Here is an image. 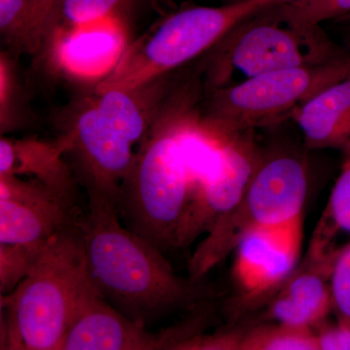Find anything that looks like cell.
<instances>
[{"label": "cell", "instance_id": "cell-22", "mask_svg": "<svg viewBox=\"0 0 350 350\" xmlns=\"http://www.w3.org/2000/svg\"><path fill=\"white\" fill-rule=\"evenodd\" d=\"M59 1L62 0H29L21 45L29 51L38 49Z\"/></svg>", "mask_w": 350, "mask_h": 350}, {"label": "cell", "instance_id": "cell-14", "mask_svg": "<svg viewBox=\"0 0 350 350\" xmlns=\"http://www.w3.org/2000/svg\"><path fill=\"white\" fill-rule=\"evenodd\" d=\"M293 114L308 148L350 155V76L322 90Z\"/></svg>", "mask_w": 350, "mask_h": 350}, {"label": "cell", "instance_id": "cell-15", "mask_svg": "<svg viewBox=\"0 0 350 350\" xmlns=\"http://www.w3.org/2000/svg\"><path fill=\"white\" fill-rule=\"evenodd\" d=\"M29 175L59 194L77 200V184L64 152L36 137L0 139V176Z\"/></svg>", "mask_w": 350, "mask_h": 350}, {"label": "cell", "instance_id": "cell-23", "mask_svg": "<svg viewBox=\"0 0 350 350\" xmlns=\"http://www.w3.org/2000/svg\"><path fill=\"white\" fill-rule=\"evenodd\" d=\"M64 19L70 27L110 15L121 0H62Z\"/></svg>", "mask_w": 350, "mask_h": 350}, {"label": "cell", "instance_id": "cell-20", "mask_svg": "<svg viewBox=\"0 0 350 350\" xmlns=\"http://www.w3.org/2000/svg\"><path fill=\"white\" fill-rule=\"evenodd\" d=\"M44 247L38 248L22 245V244L0 243V292L1 295L5 296L10 294L27 278Z\"/></svg>", "mask_w": 350, "mask_h": 350}, {"label": "cell", "instance_id": "cell-21", "mask_svg": "<svg viewBox=\"0 0 350 350\" xmlns=\"http://www.w3.org/2000/svg\"><path fill=\"white\" fill-rule=\"evenodd\" d=\"M332 310L337 319H350V241L338 250L332 268Z\"/></svg>", "mask_w": 350, "mask_h": 350}, {"label": "cell", "instance_id": "cell-13", "mask_svg": "<svg viewBox=\"0 0 350 350\" xmlns=\"http://www.w3.org/2000/svg\"><path fill=\"white\" fill-rule=\"evenodd\" d=\"M125 43L121 25L108 15L70 27L57 42V63L80 77L108 75L126 50Z\"/></svg>", "mask_w": 350, "mask_h": 350}, {"label": "cell", "instance_id": "cell-27", "mask_svg": "<svg viewBox=\"0 0 350 350\" xmlns=\"http://www.w3.org/2000/svg\"><path fill=\"white\" fill-rule=\"evenodd\" d=\"M241 1V0H227V3H232V2H239ZM297 1V0H276L278 4L280 3H289V2Z\"/></svg>", "mask_w": 350, "mask_h": 350}, {"label": "cell", "instance_id": "cell-4", "mask_svg": "<svg viewBox=\"0 0 350 350\" xmlns=\"http://www.w3.org/2000/svg\"><path fill=\"white\" fill-rule=\"evenodd\" d=\"M276 0H241L218 7L197 6L172 14L131 44L96 87L98 94L139 89L220 42L239 23Z\"/></svg>", "mask_w": 350, "mask_h": 350}, {"label": "cell", "instance_id": "cell-26", "mask_svg": "<svg viewBox=\"0 0 350 350\" xmlns=\"http://www.w3.org/2000/svg\"><path fill=\"white\" fill-rule=\"evenodd\" d=\"M337 27L338 33L342 39L345 49L350 54V18L333 21Z\"/></svg>", "mask_w": 350, "mask_h": 350}, {"label": "cell", "instance_id": "cell-7", "mask_svg": "<svg viewBox=\"0 0 350 350\" xmlns=\"http://www.w3.org/2000/svg\"><path fill=\"white\" fill-rule=\"evenodd\" d=\"M222 40L224 49L219 64L222 82L232 70L239 71L247 79L282 69L328 63L350 55L338 48L321 27L298 29L271 17L265 8L239 23Z\"/></svg>", "mask_w": 350, "mask_h": 350}, {"label": "cell", "instance_id": "cell-25", "mask_svg": "<svg viewBox=\"0 0 350 350\" xmlns=\"http://www.w3.org/2000/svg\"><path fill=\"white\" fill-rule=\"evenodd\" d=\"M315 333L319 350H350V319H338L334 324L324 322Z\"/></svg>", "mask_w": 350, "mask_h": 350}, {"label": "cell", "instance_id": "cell-28", "mask_svg": "<svg viewBox=\"0 0 350 350\" xmlns=\"http://www.w3.org/2000/svg\"><path fill=\"white\" fill-rule=\"evenodd\" d=\"M345 18H350V14L349 15L345 16V17H342V19H345Z\"/></svg>", "mask_w": 350, "mask_h": 350}, {"label": "cell", "instance_id": "cell-11", "mask_svg": "<svg viewBox=\"0 0 350 350\" xmlns=\"http://www.w3.org/2000/svg\"><path fill=\"white\" fill-rule=\"evenodd\" d=\"M338 250L325 254L308 251L269 301V319L314 330L323 324L332 310L330 278Z\"/></svg>", "mask_w": 350, "mask_h": 350}, {"label": "cell", "instance_id": "cell-18", "mask_svg": "<svg viewBox=\"0 0 350 350\" xmlns=\"http://www.w3.org/2000/svg\"><path fill=\"white\" fill-rule=\"evenodd\" d=\"M239 350H319L314 329L278 323L241 332Z\"/></svg>", "mask_w": 350, "mask_h": 350}, {"label": "cell", "instance_id": "cell-19", "mask_svg": "<svg viewBox=\"0 0 350 350\" xmlns=\"http://www.w3.org/2000/svg\"><path fill=\"white\" fill-rule=\"evenodd\" d=\"M271 17L298 29H314L350 14V0H297L265 8Z\"/></svg>", "mask_w": 350, "mask_h": 350}, {"label": "cell", "instance_id": "cell-10", "mask_svg": "<svg viewBox=\"0 0 350 350\" xmlns=\"http://www.w3.org/2000/svg\"><path fill=\"white\" fill-rule=\"evenodd\" d=\"M177 342L175 329L152 333L117 312L98 292L78 313L59 350L174 349Z\"/></svg>", "mask_w": 350, "mask_h": 350}, {"label": "cell", "instance_id": "cell-2", "mask_svg": "<svg viewBox=\"0 0 350 350\" xmlns=\"http://www.w3.org/2000/svg\"><path fill=\"white\" fill-rule=\"evenodd\" d=\"M96 292L81 224L59 232L27 278L10 294L1 295L0 349L59 350L69 327Z\"/></svg>", "mask_w": 350, "mask_h": 350}, {"label": "cell", "instance_id": "cell-1", "mask_svg": "<svg viewBox=\"0 0 350 350\" xmlns=\"http://www.w3.org/2000/svg\"><path fill=\"white\" fill-rule=\"evenodd\" d=\"M88 196L81 223L88 271L110 306L149 328L198 303L197 282L177 275L162 251L122 224L112 200L94 193Z\"/></svg>", "mask_w": 350, "mask_h": 350}, {"label": "cell", "instance_id": "cell-3", "mask_svg": "<svg viewBox=\"0 0 350 350\" xmlns=\"http://www.w3.org/2000/svg\"><path fill=\"white\" fill-rule=\"evenodd\" d=\"M183 113L154 126L120 187L116 206L129 230L165 252L175 247L191 180L180 142Z\"/></svg>", "mask_w": 350, "mask_h": 350}, {"label": "cell", "instance_id": "cell-24", "mask_svg": "<svg viewBox=\"0 0 350 350\" xmlns=\"http://www.w3.org/2000/svg\"><path fill=\"white\" fill-rule=\"evenodd\" d=\"M29 0H0V27L13 41L22 42Z\"/></svg>", "mask_w": 350, "mask_h": 350}, {"label": "cell", "instance_id": "cell-9", "mask_svg": "<svg viewBox=\"0 0 350 350\" xmlns=\"http://www.w3.org/2000/svg\"><path fill=\"white\" fill-rule=\"evenodd\" d=\"M248 131L228 133L211 178L182 218L175 246L187 247L236 206L262 160Z\"/></svg>", "mask_w": 350, "mask_h": 350}, {"label": "cell", "instance_id": "cell-8", "mask_svg": "<svg viewBox=\"0 0 350 350\" xmlns=\"http://www.w3.org/2000/svg\"><path fill=\"white\" fill-rule=\"evenodd\" d=\"M303 217L250 232L239 243L232 267L231 312L241 315L275 297L300 260Z\"/></svg>", "mask_w": 350, "mask_h": 350}, {"label": "cell", "instance_id": "cell-6", "mask_svg": "<svg viewBox=\"0 0 350 350\" xmlns=\"http://www.w3.org/2000/svg\"><path fill=\"white\" fill-rule=\"evenodd\" d=\"M350 76V55L247 78L211 94L204 121L228 133L269 125Z\"/></svg>", "mask_w": 350, "mask_h": 350}, {"label": "cell", "instance_id": "cell-12", "mask_svg": "<svg viewBox=\"0 0 350 350\" xmlns=\"http://www.w3.org/2000/svg\"><path fill=\"white\" fill-rule=\"evenodd\" d=\"M77 200L47 190L32 199H0V243L43 248L59 232L81 224Z\"/></svg>", "mask_w": 350, "mask_h": 350}, {"label": "cell", "instance_id": "cell-16", "mask_svg": "<svg viewBox=\"0 0 350 350\" xmlns=\"http://www.w3.org/2000/svg\"><path fill=\"white\" fill-rule=\"evenodd\" d=\"M338 232L350 236V155L347 156L342 165L325 211L313 232L308 250L319 253L338 250L340 247L334 244Z\"/></svg>", "mask_w": 350, "mask_h": 350}, {"label": "cell", "instance_id": "cell-5", "mask_svg": "<svg viewBox=\"0 0 350 350\" xmlns=\"http://www.w3.org/2000/svg\"><path fill=\"white\" fill-rule=\"evenodd\" d=\"M308 190V170L300 159L285 154L264 158L236 206L218 219L196 248L189 278L199 282L250 232L301 217Z\"/></svg>", "mask_w": 350, "mask_h": 350}, {"label": "cell", "instance_id": "cell-17", "mask_svg": "<svg viewBox=\"0 0 350 350\" xmlns=\"http://www.w3.org/2000/svg\"><path fill=\"white\" fill-rule=\"evenodd\" d=\"M135 94V90H111L98 94L100 96L94 103L133 144L144 137L151 121L150 113L144 111Z\"/></svg>", "mask_w": 350, "mask_h": 350}]
</instances>
